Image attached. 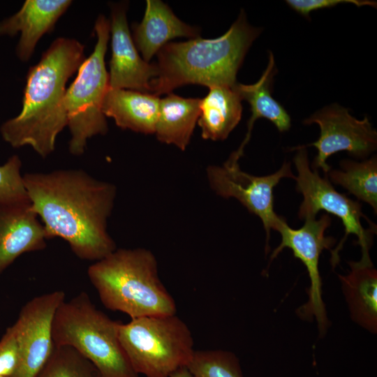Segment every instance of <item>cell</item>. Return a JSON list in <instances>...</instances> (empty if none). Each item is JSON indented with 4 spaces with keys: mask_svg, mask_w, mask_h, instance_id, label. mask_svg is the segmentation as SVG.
Here are the masks:
<instances>
[{
    "mask_svg": "<svg viewBox=\"0 0 377 377\" xmlns=\"http://www.w3.org/2000/svg\"><path fill=\"white\" fill-rule=\"evenodd\" d=\"M23 179L47 239H64L85 260H100L117 249L107 230L117 194L114 184L73 169L28 172Z\"/></svg>",
    "mask_w": 377,
    "mask_h": 377,
    "instance_id": "6da1fadb",
    "label": "cell"
},
{
    "mask_svg": "<svg viewBox=\"0 0 377 377\" xmlns=\"http://www.w3.org/2000/svg\"><path fill=\"white\" fill-rule=\"evenodd\" d=\"M84 60V45L77 40L61 37L52 43L27 73L21 112L0 128L6 142L14 148L31 146L42 158L54 151L68 124L66 84Z\"/></svg>",
    "mask_w": 377,
    "mask_h": 377,
    "instance_id": "7a4b0ae2",
    "label": "cell"
},
{
    "mask_svg": "<svg viewBox=\"0 0 377 377\" xmlns=\"http://www.w3.org/2000/svg\"><path fill=\"white\" fill-rule=\"evenodd\" d=\"M261 29L251 26L243 10L222 36L168 43L156 54L157 76L149 93L159 96L188 84L233 87L244 57Z\"/></svg>",
    "mask_w": 377,
    "mask_h": 377,
    "instance_id": "3957f363",
    "label": "cell"
},
{
    "mask_svg": "<svg viewBox=\"0 0 377 377\" xmlns=\"http://www.w3.org/2000/svg\"><path fill=\"white\" fill-rule=\"evenodd\" d=\"M101 303L131 319L174 315L177 306L161 282L155 256L143 248L116 249L87 269Z\"/></svg>",
    "mask_w": 377,
    "mask_h": 377,
    "instance_id": "277c9868",
    "label": "cell"
},
{
    "mask_svg": "<svg viewBox=\"0 0 377 377\" xmlns=\"http://www.w3.org/2000/svg\"><path fill=\"white\" fill-rule=\"evenodd\" d=\"M119 324L98 309L82 291L64 300L56 310L53 343L75 348L96 367L101 377H140L120 343Z\"/></svg>",
    "mask_w": 377,
    "mask_h": 377,
    "instance_id": "5b68a950",
    "label": "cell"
},
{
    "mask_svg": "<svg viewBox=\"0 0 377 377\" xmlns=\"http://www.w3.org/2000/svg\"><path fill=\"white\" fill-rule=\"evenodd\" d=\"M119 338L135 371L146 377H170L195 351L190 329L176 314L120 323Z\"/></svg>",
    "mask_w": 377,
    "mask_h": 377,
    "instance_id": "8992f818",
    "label": "cell"
},
{
    "mask_svg": "<svg viewBox=\"0 0 377 377\" xmlns=\"http://www.w3.org/2000/svg\"><path fill=\"white\" fill-rule=\"evenodd\" d=\"M94 30L97 41L94 51L80 65L76 78L64 96L67 126L71 135L68 149L75 156L84 153L89 138L108 131L103 103L109 88L105 56L110 33V21L100 15Z\"/></svg>",
    "mask_w": 377,
    "mask_h": 377,
    "instance_id": "52a82bcc",
    "label": "cell"
},
{
    "mask_svg": "<svg viewBox=\"0 0 377 377\" xmlns=\"http://www.w3.org/2000/svg\"><path fill=\"white\" fill-rule=\"evenodd\" d=\"M293 161L297 171L296 189L303 195L299 209L300 219L316 218L320 210H324L339 217L345 228V235L334 250H331L330 262L333 268L339 262V253L350 234L358 238L363 258L369 257L373 234L376 228L364 229L361 219L364 218L371 226H374L362 212L361 204L337 191L328 178L321 177L317 170H311L306 147L299 146Z\"/></svg>",
    "mask_w": 377,
    "mask_h": 377,
    "instance_id": "ba28073f",
    "label": "cell"
},
{
    "mask_svg": "<svg viewBox=\"0 0 377 377\" xmlns=\"http://www.w3.org/2000/svg\"><path fill=\"white\" fill-rule=\"evenodd\" d=\"M233 153L222 166L210 165L207 175L211 188L224 198H234L262 221L266 231L265 251H269L271 229L275 230L283 217L274 210V188L285 177L295 178L291 164L284 162L276 172L254 176L242 171Z\"/></svg>",
    "mask_w": 377,
    "mask_h": 377,
    "instance_id": "9c48e42d",
    "label": "cell"
},
{
    "mask_svg": "<svg viewBox=\"0 0 377 377\" xmlns=\"http://www.w3.org/2000/svg\"><path fill=\"white\" fill-rule=\"evenodd\" d=\"M331 218L323 214L319 219L306 218L304 226L299 229L289 227L283 217L275 230L281 236V244L274 250L269 263L284 248H290L295 258H299L306 267L311 281L307 291L308 301L297 310L298 316L305 320L316 318L320 335L325 334L329 321L325 304L322 299V282L318 269L319 258L324 249L331 250L335 239L325 235L330 226Z\"/></svg>",
    "mask_w": 377,
    "mask_h": 377,
    "instance_id": "30bf717a",
    "label": "cell"
},
{
    "mask_svg": "<svg viewBox=\"0 0 377 377\" xmlns=\"http://www.w3.org/2000/svg\"><path fill=\"white\" fill-rule=\"evenodd\" d=\"M304 124H317L320 129L318 140L304 145L315 147L318 150L312 163L314 170L321 168L326 174L331 169L327 159L338 151H346L354 156L364 158L376 149L377 133L367 117L357 119L348 109L337 104L316 111Z\"/></svg>",
    "mask_w": 377,
    "mask_h": 377,
    "instance_id": "8fae6325",
    "label": "cell"
},
{
    "mask_svg": "<svg viewBox=\"0 0 377 377\" xmlns=\"http://www.w3.org/2000/svg\"><path fill=\"white\" fill-rule=\"evenodd\" d=\"M66 300L63 290L36 296L20 309L13 324L19 346V362L12 377H36L54 347L52 324L56 310Z\"/></svg>",
    "mask_w": 377,
    "mask_h": 377,
    "instance_id": "7c38bea8",
    "label": "cell"
},
{
    "mask_svg": "<svg viewBox=\"0 0 377 377\" xmlns=\"http://www.w3.org/2000/svg\"><path fill=\"white\" fill-rule=\"evenodd\" d=\"M112 57L109 87L149 93L150 82L157 76L154 64L140 57L128 29L126 7L124 3L111 6Z\"/></svg>",
    "mask_w": 377,
    "mask_h": 377,
    "instance_id": "4fadbf2b",
    "label": "cell"
},
{
    "mask_svg": "<svg viewBox=\"0 0 377 377\" xmlns=\"http://www.w3.org/2000/svg\"><path fill=\"white\" fill-rule=\"evenodd\" d=\"M46 239L30 202L0 205V274L23 253L43 250Z\"/></svg>",
    "mask_w": 377,
    "mask_h": 377,
    "instance_id": "5bb4252c",
    "label": "cell"
},
{
    "mask_svg": "<svg viewBox=\"0 0 377 377\" xmlns=\"http://www.w3.org/2000/svg\"><path fill=\"white\" fill-rule=\"evenodd\" d=\"M71 3L69 0H27L18 12L0 22V36H15L20 32L16 53L21 61H27L39 39L53 29Z\"/></svg>",
    "mask_w": 377,
    "mask_h": 377,
    "instance_id": "9a60e30c",
    "label": "cell"
},
{
    "mask_svg": "<svg viewBox=\"0 0 377 377\" xmlns=\"http://www.w3.org/2000/svg\"><path fill=\"white\" fill-rule=\"evenodd\" d=\"M132 27L135 47L148 63L171 39L195 38L200 33L196 27L180 20L170 7L160 0H147L142 20Z\"/></svg>",
    "mask_w": 377,
    "mask_h": 377,
    "instance_id": "2e32d148",
    "label": "cell"
},
{
    "mask_svg": "<svg viewBox=\"0 0 377 377\" xmlns=\"http://www.w3.org/2000/svg\"><path fill=\"white\" fill-rule=\"evenodd\" d=\"M159 96L135 90L109 87L103 100V112L123 129L152 134L159 112Z\"/></svg>",
    "mask_w": 377,
    "mask_h": 377,
    "instance_id": "e0dca14e",
    "label": "cell"
},
{
    "mask_svg": "<svg viewBox=\"0 0 377 377\" xmlns=\"http://www.w3.org/2000/svg\"><path fill=\"white\" fill-rule=\"evenodd\" d=\"M350 271L338 275L351 318L371 333L377 330V272L369 258L348 262Z\"/></svg>",
    "mask_w": 377,
    "mask_h": 377,
    "instance_id": "ac0fdd59",
    "label": "cell"
},
{
    "mask_svg": "<svg viewBox=\"0 0 377 377\" xmlns=\"http://www.w3.org/2000/svg\"><path fill=\"white\" fill-rule=\"evenodd\" d=\"M277 72L274 55L269 54V61L260 79L254 84L237 82L234 87L242 101H246L251 107V116L248 121L246 136L235 154L241 157L244 148L250 140L253 124L259 118H265L274 124L280 132L288 131L291 125L290 117L285 108L272 96L274 77Z\"/></svg>",
    "mask_w": 377,
    "mask_h": 377,
    "instance_id": "d6986e66",
    "label": "cell"
},
{
    "mask_svg": "<svg viewBox=\"0 0 377 377\" xmlns=\"http://www.w3.org/2000/svg\"><path fill=\"white\" fill-rule=\"evenodd\" d=\"M234 86L209 87L207 96L200 99L198 124L202 138L225 140L241 120L242 99Z\"/></svg>",
    "mask_w": 377,
    "mask_h": 377,
    "instance_id": "ffe728a7",
    "label": "cell"
},
{
    "mask_svg": "<svg viewBox=\"0 0 377 377\" xmlns=\"http://www.w3.org/2000/svg\"><path fill=\"white\" fill-rule=\"evenodd\" d=\"M200 98H184L172 93L160 100L154 133L157 139L184 150L200 116Z\"/></svg>",
    "mask_w": 377,
    "mask_h": 377,
    "instance_id": "44dd1931",
    "label": "cell"
},
{
    "mask_svg": "<svg viewBox=\"0 0 377 377\" xmlns=\"http://www.w3.org/2000/svg\"><path fill=\"white\" fill-rule=\"evenodd\" d=\"M341 170L330 169L327 177L346 188L357 199L370 205L377 211V159L373 157L363 162L343 160Z\"/></svg>",
    "mask_w": 377,
    "mask_h": 377,
    "instance_id": "7402d4cb",
    "label": "cell"
},
{
    "mask_svg": "<svg viewBox=\"0 0 377 377\" xmlns=\"http://www.w3.org/2000/svg\"><path fill=\"white\" fill-rule=\"evenodd\" d=\"M36 377H101L96 367L75 348L54 346Z\"/></svg>",
    "mask_w": 377,
    "mask_h": 377,
    "instance_id": "603a6c76",
    "label": "cell"
},
{
    "mask_svg": "<svg viewBox=\"0 0 377 377\" xmlns=\"http://www.w3.org/2000/svg\"><path fill=\"white\" fill-rule=\"evenodd\" d=\"M186 368L193 377H243L235 354L222 350H195Z\"/></svg>",
    "mask_w": 377,
    "mask_h": 377,
    "instance_id": "cb8c5ba5",
    "label": "cell"
},
{
    "mask_svg": "<svg viewBox=\"0 0 377 377\" xmlns=\"http://www.w3.org/2000/svg\"><path fill=\"white\" fill-rule=\"evenodd\" d=\"M21 168L22 161L17 155L0 165V205L30 202Z\"/></svg>",
    "mask_w": 377,
    "mask_h": 377,
    "instance_id": "d4e9b609",
    "label": "cell"
},
{
    "mask_svg": "<svg viewBox=\"0 0 377 377\" xmlns=\"http://www.w3.org/2000/svg\"><path fill=\"white\" fill-rule=\"evenodd\" d=\"M19 346L13 325L0 339V376L12 377L18 365Z\"/></svg>",
    "mask_w": 377,
    "mask_h": 377,
    "instance_id": "484cf974",
    "label": "cell"
},
{
    "mask_svg": "<svg viewBox=\"0 0 377 377\" xmlns=\"http://www.w3.org/2000/svg\"><path fill=\"white\" fill-rule=\"evenodd\" d=\"M295 11L307 17L311 12L335 6L340 3H352L356 6H370L376 8V1L371 0H286Z\"/></svg>",
    "mask_w": 377,
    "mask_h": 377,
    "instance_id": "4316f807",
    "label": "cell"
},
{
    "mask_svg": "<svg viewBox=\"0 0 377 377\" xmlns=\"http://www.w3.org/2000/svg\"><path fill=\"white\" fill-rule=\"evenodd\" d=\"M170 377H193L188 369L185 367H182L174 372Z\"/></svg>",
    "mask_w": 377,
    "mask_h": 377,
    "instance_id": "83f0119b",
    "label": "cell"
},
{
    "mask_svg": "<svg viewBox=\"0 0 377 377\" xmlns=\"http://www.w3.org/2000/svg\"><path fill=\"white\" fill-rule=\"evenodd\" d=\"M0 377H3V376H0Z\"/></svg>",
    "mask_w": 377,
    "mask_h": 377,
    "instance_id": "f1b7e54d",
    "label": "cell"
}]
</instances>
